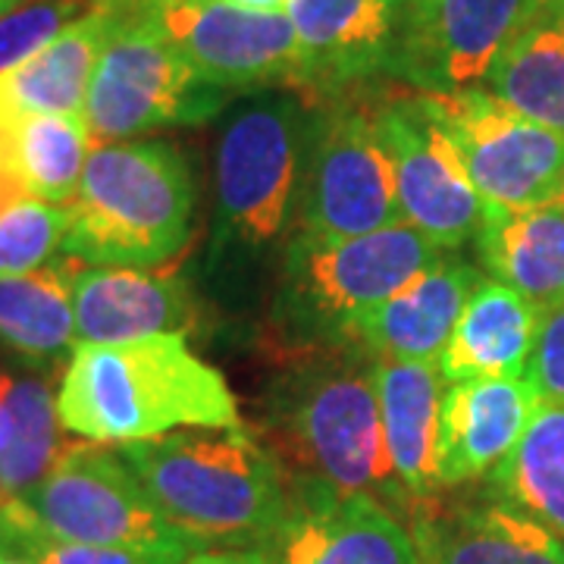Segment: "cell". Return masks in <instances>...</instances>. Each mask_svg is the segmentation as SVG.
Wrapping results in <instances>:
<instances>
[{"label":"cell","instance_id":"1","mask_svg":"<svg viewBox=\"0 0 564 564\" xmlns=\"http://www.w3.org/2000/svg\"><path fill=\"white\" fill-rule=\"evenodd\" d=\"M267 436L285 480L411 505L386 452L377 361L361 345L299 348L267 392Z\"/></svg>","mask_w":564,"mask_h":564},{"label":"cell","instance_id":"2","mask_svg":"<svg viewBox=\"0 0 564 564\" xmlns=\"http://www.w3.org/2000/svg\"><path fill=\"white\" fill-rule=\"evenodd\" d=\"M57 421L98 445L242 426L223 373L204 364L182 333L76 345L57 392Z\"/></svg>","mask_w":564,"mask_h":564},{"label":"cell","instance_id":"3","mask_svg":"<svg viewBox=\"0 0 564 564\" xmlns=\"http://www.w3.org/2000/svg\"><path fill=\"white\" fill-rule=\"evenodd\" d=\"M122 462L163 518L202 545H261L289 511L276 455L245 426L176 430L120 445Z\"/></svg>","mask_w":564,"mask_h":564},{"label":"cell","instance_id":"4","mask_svg":"<svg viewBox=\"0 0 564 564\" xmlns=\"http://www.w3.org/2000/svg\"><path fill=\"white\" fill-rule=\"evenodd\" d=\"M195 182L170 141L95 144L66 207L63 251L88 267L151 270L192 236Z\"/></svg>","mask_w":564,"mask_h":564},{"label":"cell","instance_id":"5","mask_svg":"<svg viewBox=\"0 0 564 564\" xmlns=\"http://www.w3.org/2000/svg\"><path fill=\"white\" fill-rule=\"evenodd\" d=\"M440 254L443 248L408 223L351 239L299 229L282 267L280 326L299 348L348 345L364 314L421 276Z\"/></svg>","mask_w":564,"mask_h":564},{"label":"cell","instance_id":"6","mask_svg":"<svg viewBox=\"0 0 564 564\" xmlns=\"http://www.w3.org/2000/svg\"><path fill=\"white\" fill-rule=\"evenodd\" d=\"M17 505L63 540L117 549L141 564H185L207 549L163 518L120 452L98 443L66 445Z\"/></svg>","mask_w":564,"mask_h":564},{"label":"cell","instance_id":"7","mask_svg":"<svg viewBox=\"0 0 564 564\" xmlns=\"http://www.w3.org/2000/svg\"><path fill=\"white\" fill-rule=\"evenodd\" d=\"M311 101L304 95H254L239 104L217 141L214 248H267L289 226L299 195Z\"/></svg>","mask_w":564,"mask_h":564},{"label":"cell","instance_id":"8","mask_svg":"<svg viewBox=\"0 0 564 564\" xmlns=\"http://www.w3.org/2000/svg\"><path fill=\"white\" fill-rule=\"evenodd\" d=\"M120 25L104 47L82 104L88 139L107 144L163 126L214 120L229 91L204 82L132 0H120Z\"/></svg>","mask_w":564,"mask_h":564},{"label":"cell","instance_id":"9","mask_svg":"<svg viewBox=\"0 0 564 564\" xmlns=\"http://www.w3.org/2000/svg\"><path fill=\"white\" fill-rule=\"evenodd\" d=\"M355 95L358 88L311 101L299 229L321 239H351L404 223L373 104Z\"/></svg>","mask_w":564,"mask_h":564},{"label":"cell","instance_id":"10","mask_svg":"<svg viewBox=\"0 0 564 564\" xmlns=\"http://www.w3.org/2000/svg\"><path fill=\"white\" fill-rule=\"evenodd\" d=\"M132 3L204 82L223 91H304L302 44L282 10H248L223 0Z\"/></svg>","mask_w":564,"mask_h":564},{"label":"cell","instance_id":"11","mask_svg":"<svg viewBox=\"0 0 564 564\" xmlns=\"http://www.w3.org/2000/svg\"><path fill=\"white\" fill-rule=\"evenodd\" d=\"M545 0H404L392 7L386 69L421 95L484 88L486 73Z\"/></svg>","mask_w":564,"mask_h":564},{"label":"cell","instance_id":"12","mask_svg":"<svg viewBox=\"0 0 564 564\" xmlns=\"http://www.w3.org/2000/svg\"><path fill=\"white\" fill-rule=\"evenodd\" d=\"M373 122L392 163L404 223L443 251L477 239L486 204L464 173L436 98L421 91L392 95L373 107Z\"/></svg>","mask_w":564,"mask_h":564},{"label":"cell","instance_id":"13","mask_svg":"<svg viewBox=\"0 0 564 564\" xmlns=\"http://www.w3.org/2000/svg\"><path fill=\"white\" fill-rule=\"evenodd\" d=\"M464 173L489 207H543L564 198V135L486 88L433 95Z\"/></svg>","mask_w":564,"mask_h":564},{"label":"cell","instance_id":"14","mask_svg":"<svg viewBox=\"0 0 564 564\" xmlns=\"http://www.w3.org/2000/svg\"><path fill=\"white\" fill-rule=\"evenodd\" d=\"M263 564H421L411 527L373 496L289 480L282 524L251 549Z\"/></svg>","mask_w":564,"mask_h":564},{"label":"cell","instance_id":"15","mask_svg":"<svg viewBox=\"0 0 564 564\" xmlns=\"http://www.w3.org/2000/svg\"><path fill=\"white\" fill-rule=\"evenodd\" d=\"M536 404L524 377H486L448 386L436 421V489L489 477L521 440Z\"/></svg>","mask_w":564,"mask_h":564},{"label":"cell","instance_id":"16","mask_svg":"<svg viewBox=\"0 0 564 564\" xmlns=\"http://www.w3.org/2000/svg\"><path fill=\"white\" fill-rule=\"evenodd\" d=\"M304 57V98L361 88L386 69L392 7L383 0H285Z\"/></svg>","mask_w":564,"mask_h":564},{"label":"cell","instance_id":"17","mask_svg":"<svg viewBox=\"0 0 564 564\" xmlns=\"http://www.w3.org/2000/svg\"><path fill=\"white\" fill-rule=\"evenodd\" d=\"M477 282L474 263L458 251H443L421 276L364 314L351 343L373 361H440Z\"/></svg>","mask_w":564,"mask_h":564},{"label":"cell","instance_id":"18","mask_svg":"<svg viewBox=\"0 0 564 564\" xmlns=\"http://www.w3.org/2000/svg\"><path fill=\"white\" fill-rule=\"evenodd\" d=\"M195 304L180 276L129 267H82L73 273L76 345L135 343L192 326Z\"/></svg>","mask_w":564,"mask_h":564},{"label":"cell","instance_id":"19","mask_svg":"<svg viewBox=\"0 0 564 564\" xmlns=\"http://www.w3.org/2000/svg\"><path fill=\"white\" fill-rule=\"evenodd\" d=\"M120 17V0H95V7L47 47L0 73V126L47 113H82L91 73Z\"/></svg>","mask_w":564,"mask_h":564},{"label":"cell","instance_id":"20","mask_svg":"<svg viewBox=\"0 0 564 564\" xmlns=\"http://www.w3.org/2000/svg\"><path fill=\"white\" fill-rule=\"evenodd\" d=\"M414 511L411 536L421 564H564L562 540L524 514L492 502L433 508L430 496Z\"/></svg>","mask_w":564,"mask_h":564},{"label":"cell","instance_id":"21","mask_svg":"<svg viewBox=\"0 0 564 564\" xmlns=\"http://www.w3.org/2000/svg\"><path fill=\"white\" fill-rule=\"evenodd\" d=\"M536 304L527 302L505 282H477L436 367L445 383L521 377L536 339Z\"/></svg>","mask_w":564,"mask_h":564},{"label":"cell","instance_id":"22","mask_svg":"<svg viewBox=\"0 0 564 564\" xmlns=\"http://www.w3.org/2000/svg\"><path fill=\"white\" fill-rule=\"evenodd\" d=\"M477 258L496 282H505L540 311L564 302V204L489 207L477 232Z\"/></svg>","mask_w":564,"mask_h":564},{"label":"cell","instance_id":"23","mask_svg":"<svg viewBox=\"0 0 564 564\" xmlns=\"http://www.w3.org/2000/svg\"><path fill=\"white\" fill-rule=\"evenodd\" d=\"M436 361H377L386 452L411 502L436 492V421L443 402Z\"/></svg>","mask_w":564,"mask_h":564},{"label":"cell","instance_id":"24","mask_svg":"<svg viewBox=\"0 0 564 564\" xmlns=\"http://www.w3.org/2000/svg\"><path fill=\"white\" fill-rule=\"evenodd\" d=\"M484 88L527 120L564 135V13L545 0L496 57Z\"/></svg>","mask_w":564,"mask_h":564},{"label":"cell","instance_id":"25","mask_svg":"<svg viewBox=\"0 0 564 564\" xmlns=\"http://www.w3.org/2000/svg\"><path fill=\"white\" fill-rule=\"evenodd\" d=\"M492 499L564 540V408L536 404L521 440L486 477Z\"/></svg>","mask_w":564,"mask_h":564},{"label":"cell","instance_id":"26","mask_svg":"<svg viewBox=\"0 0 564 564\" xmlns=\"http://www.w3.org/2000/svg\"><path fill=\"white\" fill-rule=\"evenodd\" d=\"M7 154L25 198L66 204L79 188L91 139L82 113L25 117L10 126Z\"/></svg>","mask_w":564,"mask_h":564},{"label":"cell","instance_id":"27","mask_svg":"<svg viewBox=\"0 0 564 564\" xmlns=\"http://www.w3.org/2000/svg\"><path fill=\"white\" fill-rule=\"evenodd\" d=\"M69 267L0 276V339L25 358H57L76 345Z\"/></svg>","mask_w":564,"mask_h":564},{"label":"cell","instance_id":"28","mask_svg":"<svg viewBox=\"0 0 564 564\" xmlns=\"http://www.w3.org/2000/svg\"><path fill=\"white\" fill-rule=\"evenodd\" d=\"M3 399L13 421L10 445L0 452V505L17 502L44 480L61 455L57 399L41 380L0 377Z\"/></svg>","mask_w":564,"mask_h":564},{"label":"cell","instance_id":"29","mask_svg":"<svg viewBox=\"0 0 564 564\" xmlns=\"http://www.w3.org/2000/svg\"><path fill=\"white\" fill-rule=\"evenodd\" d=\"M66 236V207L25 202L0 210V276L35 273L54 258Z\"/></svg>","mask_w":564,"mask_h":564},{"label":"cell","instance_id":"30","mask_svg":"<svg viewBox=\"0 0 564 564\" xmlns=\"http://www.w3.org/2000/svg\"><path fill=\"white\" fill-rule=\"evenodd\" d=\"M0 552L32 564H141L117 549L63 540L35 524L17 502L0 505Z\"/></svg>","mask_w":564,"mask_h":564},{"label":"cell","instance_id":"31","mask_svg":"<svg viewBox=\"0 0 564 564\" xmlns=\"http://www.w3.org/2000/svg\"><path fill=\"white\" fill-rule=\"evenodd\" d=\"M91 7L95 0H22L0 17V73L39 54Z\"/></svg>","mask_w":564,"mask_h":564},{"label":"cell","instance_id":"32","mask_svg":"<svg viewBox=\"0 0 564 564\" xmlns=\"http://www.w3.org/2000/svg\"><path fill=\"white\" fill-rule=\"evenodd\" d=\"M527 386L540 404L564 408V302L540 311L536 339L524 367Z\"/></svg>","mask_w":564,"mask_h":564},{"label":"cell","instance_id":"33","mask_svg":"<svg viewBox=\"0 0 564 564\" xmlns=\"http://www.w3.org/2000/svg\"><path fill=\"white\" fill-rule=\"evenodd\" d=\"M185 564H263L254 552L248 549H223V552H214V549H202L195 552Z\"/></svg>","mask_w":564,"mask_h":564},{"label":"cell","instance_id":"34","mask_svg":"<svg viewBox=\"0 0 564 564\" xmlns=\"http://www.w3.org/2000/svg\"><path fill=\"white\" fill-rule=\"evenodd\" d=\"M10 436H13V421H10L7 399H3V383H0V452L10 445Z\"/></svg>","mask_w":564,"mask_h":564},{"label":"cell","instance_id":"35","mask_svg":"<svg viewBox=\"0 0 564 564\" xmlns=\"http://www.w3.org/2000/svg\"><path fill=\"white\" fill-rule=\"evenodd\" d=\"M223 3H236V7H248V10H282L285 0H223Z\"/></svg>","mask_w":564,"mask_h":564},{"label":"cell","instance_id":"36","mask_svg":"<svg viewBox=\"0 0 564 564\" xmlns=\"http://www.w3.org/2000/svg\"><path fill=\"white\" fill-rule=\"evenodd\" d=\"M22 0H0V17H7V13H10V10H13V7H20Z\"/></svg>","mask_w":564,"mask_h":564},{"label":"cell","instance_id":"37","mask_svg":"<svg viewBox=\"0 0 564 564\" xmlns=\"http://www.w3.org/2000/svg\"><path fill=\"white\" fill-rule=\"evenodd\" d=\"M0 564H32V562H22L17 555H7V552H0Z\"/></svg>","mask_w":564,"mask_h":564},{"label":"cell","instance_id":"38","mask_svg":"<svg viewBox=\"0 0 564 564\" xmlns=\"http://www.w3.org/2000/svg\"><path fill=\"white\" fill-rule=\"evenodd\" d=\"M549 3H552V7H555L558 13H564V0H549Z\"/></svg>","mask_w":564,"mask_h":564},{"label":"cell","instance_id":"39","mask_svg":"<svg viewBox=\"0 0 564 564\" xmlns=\"http://www.w3.org/2000/svg\"><path fill=\"white\" fill-rule=\"evenodd\" d=\"M383 3H389V7H399V3H404V0H383Z\"/></svg>","mask_w":564,"mask_h":564},{"label":"cell","instance_id":"40","mask_svg":"<svg viewBox=\"0 0 564 564\" xmlns=\"http://www.w3.org/2000/svg\"><path fill=\"white\" fill-rule=\"evenodd\" d=\"M562 558H564V540H562Z\"/></svg>","mask_w":564,"mask_h":564},{"label":"cell","instance_id":"41","mask_svg":"<svg viewBox=\"0 0 564 564\" xmlns=\"http://www.w3.org/2000/svg\"><path fill=\"white\" fill-rule=\"evenodd\" d=\"M562 204H564V198H562Z\"/></svg>","mask_w":564,"mask_h":564}]
</instances>
